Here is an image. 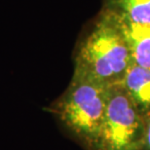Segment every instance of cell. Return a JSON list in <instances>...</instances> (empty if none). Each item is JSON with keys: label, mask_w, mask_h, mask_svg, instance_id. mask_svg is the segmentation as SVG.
<instances>
[{"label": "cell", "mask_w": 150, "mask_h": 150, "mask_svg": "<svg viewBox=\"0 0 150 150\" xmlns=\"http://www.w3.org/2000/svg\"><path fill=\"white\" fill-rule=\"evenodd\" d=\"M133 64L124 34L105 9L76 48L73 74L105 87L120 84Z\"/></svg>", "instance_id": "1"}, {"label": "cell", "mask_w": 150, "mask_h": 150, "mask_svg": "<svg viewBox=\"0 0 150 150\" xmlns=\"http://www.w3.org/2000/svg\"><path fill=\"white\" fill-rule=\"evenodd\" d=\"M107 93L108 87L73 74L67 90L48 111L86 150H95L105 116Z\"/></svg>", "instance_id": "2"}, {"label": "cell", "mask_w": 150, "mask_h": 150, "mask_svg": "<svg viewBox=\"0 0 150 150\" xmlns=\"http://www.w3.org/2000/svg\"><path fill=\"white\" fill-rule=\"evenodd\" d=\"M147 121L120 84L108 87L107 105L95 150H143Z\"/></svg>", "instance_id": "3"}, {"label": "cell", "mask_w": 150, "mask_h": 150, "mask_svg": "<svg viewBox=\"0 0 150 150\" xmlns=\"http://www.w3.org/2000/svg\"><path fill=\"white\" fill-rule=\"evenodd\" d=\"M120 85L140 114L148 121L150 119V68L133 62Z\"/></svg>", "instance_id": "4"}, {"label": "cell", "mask_w": 150, "mask_h": 150, "mask_svg": "<svg viewBox=\"0 0 150 150\" xmlns=\"http://www.w3.org/2000/svg\"><path fill=\"white\" fill-rule=\"evenodd\" d=\"M114 17L124 34L133 62L142 67L150 68V25H136L115 15Z\"/></svg>", "instance_id": "5"}, {"label": "cell", "mask_w": 150, "mask_h": 150, "mask_svg": "<svg viewBox=\"0 0 150 150\" xmlns=\"http://www.w3.org/2000/svg\"><path fill=\"white\" fill-rule=\"evenodd\" d=\"M103 9L130 23L150 25V0H105Z\"/></svg>", "instance_id": "6"}, {"label": "cell", "mask_w": 150, "mask_h": 150, "mask_svg": "<svg viewBox=\"0 0 150 150\" xmlns=\"http://www.w3.org/2000/svg\"><path fill=\"white\" fill-rule=\"evenodd\" d=\"M143 150H150V119L147 121V126H146V134Z\"/></svg>", "instance_id": "7"}]
</instances>
